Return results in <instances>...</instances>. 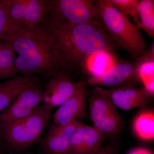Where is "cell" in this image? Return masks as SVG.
I'll use <instances>...</instances> for the list:
<instances>
[{
	"mask_svg": "<svg viewBox=\"0 0 154 154\" xmlns=\"http://www.w3.org/2000/svg\"><path fill=\"white\" fill-rule=\"evenodd\" d=\"M54 37V51L59 62L70 72H85L88 60L102 52L123 49L105 31L102 23L48 25Z\"/></svg>",
	"mask_w": 154,
	"mask_h": 154,
	"instance_id": "obj_1",
	"label": "cell"
},
{
	"mask_svg": "<svg viewBox=\"0 0 154 154\" xmlns=\"http://www.w3.org/2000/svg\"><path fill=\"white\" fill-rule=\"evenodd\" d=\"M15 53L17 72L25 76L49 79L66 75L71 72L58 61L54 51V37L43 25L21 28L6 36Z\"/></svg>",
	"mask_w": 154,
	"mask_h": 154,
	"instance_id": "obj_2",
	"label": "cell"
},
{
	"mask_svg": "<svg viewBox=\"0 0 154 154\" xmlns=\"http://www.w3.org/2000/svg\"><path fill=\"white\" fill-rule=\"evenodd\" d=\"M51 108L42 104L24 118L0 122V138L5 149L26 152L38 142L51 118Z\"/></svg>",
	"mask_w": 154,
	"mask_h": 154,
	"instance_id": "obj_3",
	"label": "cell"
},
{
	"mask_svg": "<svg viewBox=\"0 0 154 154\" xmlns=\"http://www.w3.org/2000/svg\"><path fill=\"white\" fill-rule=\"evenodd\" d=\"M100 9L101 23L107 33L128 53L131 59L141 55L146 51V42L137 25L106 0H100Z\"/></svg>",
	"mask_w": 154,
	"mask_h": 154,
	"instance_id": "obj_4",
	"label": "cell"
},
{
	"mask_svg": "<svg viewBox=\"0 0 154 154\" xmlns=\"http://www.w3.org/2000/svg\"><path fill=\"white\" fill-rule=\"evenodd\" d=\"M48 25L101 22L100 0H45Z\"/></svg>",
	"mask_w": 154,
	"mask_h": 154,
	"instance_id": "obj_5",
	"label": "cell"
},
{
	"mask_svg": "<svg viewBox=\"0 0 154 154\" xmlns=\"http://www.w3.org/2000/svg\"><path fill=\"white\" fill-rule=\"evenodd\" d=\"M88 101L90 118L94 127L107 137H115L124 130L125 121L110 99L94 90Z\"/></svg>",
	"mask_w": 154,
	"mask_h": 154,
	"instance_id": "obj_6",
	"label": "cell"
},
{
	"mask_svg": "<svg viewBox=\"0 0 154 154\" xmlns=\"http://www.w3.org/2000/svg\"><path fill=\"white\" fill-rule=\"evenodd\" d=\"M11 19L21 28L43 25L48 20L45 0H4Z\"/></svg>",
	"mask_w": 154,
	"mask_h": 154,
	"instance_id": "obj_7",
	"label": "cell"
},
{
	"mask_svg": "<svg viewBox=\"0 0 154 154\" xmlns=\"http://www.w3.org/2000/svg\"><path fill=\"white\" fill-rule=\"evenodd\" d=\"M140 64L135 60L118 61L104 74L89 78L86 82L87 85L94 88L107 87L109 89L134 87L140 81L138 74Z\"/></svg>",
	"mask_w": 154,
	"mask_h": 154,
	"instance_id": "obj_8",
	"label": "cell"
},
{
	"mask_svg": "<svg viewBox=\"0 0 154 154\" xmlns=\"http://www.w3.org/2000/svg\"><path fill=\"white\" fill-rule=\"evenodd\" d=\"M44 90L39 78L22 91L3 111L1 122L15 121L30 115L42 102Z\"/></svg>",
	"mask_w": 154,
	"mask_h": 154,
	"instance_id": "obj_9",
	"label": "cell"
},
{
	"mask_svg": "<svg viewBox=\"0 0 154 154\" xmlns=\"http://www.w3.org/2000/svg\"><path fill=\"white\" fill-rule=\"evenodd\" d=\"M87 83L79 82V85L73 94L59 106L53 116L54 124L57 126H65L85 118L87 116Z\"/></svg>",
	"mask_w": 154,
	"mask_h": 154,
	"instance_id": "obj_10",
	"label": "cell"
},
{
	"mask_svg": "<svg viewBox=\"0 0 154 154\" xmlns=\"http://www.w3.org/2000/svg\"><path fill=\"white\" fill-rule=\"evenodd\" d=\"M94 90L110 99L115 106L125 110L143 107L152 97L144 88L135 86L115 89L96 87Z\"/></svg>",
	"mask_w": 154,
	"mask_h": 154,
	"instance_id": "obj_11",
	"label": "cell"
},
{
	"mask_svg": "<svg viewBox=\"0 0 154 154\" xmlns=\"http://www.w3.org/2000/svg\"><path fill=\"white\" fill-rule=\"evenodd\" d=\"M83 123L79 120L65 126L51 125L40 142V148L44 154H69L72 134Z\"/></svg>",
	"mask_w": 154,
	"mask_h": 154,
	"instance_id": "obj_12",
	"label": "cell"
},
{
	"mask_svg": "<svg viewBox=\"0 0 154 154\" xmlns=\"http://www.w3.org/2000/svg\"><path fill=\"white\" fill-rule=\"evenodd\" d=\"M107 137L94 126L83 124L72 134L69 154H91L100 148Z\"/></svg>",
	"mask_w": 154,
	"mask_h": 154,
	"instance_id": "obj_13",
	"label": "cell"
},
{
	"mask_svg": "<svg viewBox=\"0 0 154 154\" xmlns=\"http://www.w3.org/2000/svg\"><path fill=\"white\" fill-rule=\"evenodd\" d=\"M78 85L66 75L50 78L44 88L42 104L51 109L60 106L73 94Z\"/></svg>",
	"mask_w": 154,
	"mask_h": 154,
	"instance_id": "obj_14",
	"label": "cell"
},
{
	"mask_svg": "<svg viewBox=\"0 0 154 154\" xmlns=\"http://www.w3.org/2000/svg\"><path fill=\"white\" fill-rule=\"evenodd\" d=\"M39 78L19 75L0 84V122L1 112L7 109L22 91Z\"/></svg>",
	"mask_w": 154,
	"mask_h": 154,
	"instance_id": "obj_15",
	"label": "cell"
},
{
	"mask_svg": "<svg viewBox=\"0 0 154 154\" xmlns=\"http://www.w3.org/2000/svg\"><path fill=\"white\" fill-rule=\"evenodd\" d=\"M16 58L15 51L10 43L0 39V79L17 76Z\"/></svg>",
	"mask_w": 154,
	"mask_h": 154,
	"instance_id": "obj_16",
	"label": "cell"
},
{
	"mask_svg": "<svg viewBox=\"0 0 154 154\" xmlns=\"http://www.w3.org/2000/svg\"><path fill=\"white\" fill-rule=\"evenodd\" d=\"M112 52H102L92 56L88 60L85 72H88L90 78L104 74L118 62Z\"/></svg>",
	"mask_w": 154,
	"mask_h": 154,
	"instance_id": "obj_17",
	"label": "cell"
},
{
	"mask_svg": "<svg viewBox=\"0 0 154 154\" xmlns=\"http://www.w3.org/2000/svg\"><path fill=\"white\" fill-rule=\"evenodd\" d=\"M134 129L137 135L144 140H151L154 138V114L151 110H143L136 117Z\"/></svg>",
	"mask_w": 154,
	"mask_h": 154,
	"instance_id": "obj_18",
	"label": "cell"
},
{
	"mask_svg": "<svg viewBox=\"0 0 154 154\" xmlns=\"http://www.w3.org/2000/svg\"><path fill=\"white\" fill-rule=\"evenodd\" d=\"M139 29L142 28L151 37H154V1L141 0L138 4Z\"/></svg>",
	"mask_w": 154,
	"mask_h": 154,
	"instance_id": "obj_19",
	"label": "cell"
},
{
	"mask_svg": "<svg viewBox=\"0 0 154 154\" xmlns=\"http://www.w3.org/2000/svg\"><path fill=\"white\" fill-rule=\"evenodd\" d=\"M20 28L10 17L4 0H0V39Z\"/></svg>",
	"mask_w": 154,
	"mask_h": 154,
	"instance_id": "obj_20",
	"label": "cell"
},
{
	"mask_svg": "<svg viewBox=\"0 0 154 154\" xmlns=\"http://www.w3.org/2000/svg\"><path fill=\"white\" fill-rule=\"evenodd\" d=\"M106 2L119 11L132 17L136 22L137 25L139 23L138 14V0H106Z\"/></svg>",
	"mask_w": 154,
	"mask_h": 154,
	"instance_id": "obj_21",
	"label": "cell"
},
{
	"mask_svg": "<svg viewBox=\"0 0 154 154\" xmlns=\"http://www.w3.org/2000/svg\"><path fill=\"white\" fill-rule=\"evenodd\" d=\"M138 74L140 80L143 84L154 79V60L147 61L141 63L138 69Z\"/></svg>",
	"mask_w": 154,
	"mask_h": 154,
	"instance_id": "obj_22",
	"label": "cell"
},
{
	"mask_svg": "<svg viewBox=\"0 0 154 154\" xmlns=\"http://www.w3.org/2000/svg\"><path fill=\"white\" fill-rule=\"evenodd\" d=\"M139 63L147 61L154 60V42H152L148 49L145 51L138 57L135 59Z\"/></svg>",
	"mask_w": 154,
	"mask_h": 154,
	"instance_id": "obj_23",
	"label": "cell"
},
{
	"mask_svg": "<svg viewBox=\"0 0 154 154\" xmlns=\"http://www.w3.org/2000/svg\"><path fill=\"white\" fill-rule=\"evenodd\" d=\"M91 154H118V147L114 143L101 146L97 151Z\"/></svg>",
	"mask_w": 154,
	"mask_h": 154,
	"instance_id": "obj_24",
	"label": "cell"
},
{
	"mask_svg": "<svg viewBox=\"0 0 154 154\" xmlns=\"http://www.w3.org/2000/svg\"><path fill=\"white\" fill-rule=\"evenodd\" d=\"M128 154H153L147 149L143 148H138L133 149Z\"/></svg>",
	"mask_w": 154,
	"mask_h": 154,
	"instance_id": "obj_25",
	"label": "cell"
},
{
	"mask_svg": "<svg viewBox=\"0 0 154 154\" xmlns=\"http://www.w3.org/2000/svg\"><path fill=\"white\" fill-rule=\"evenodd\" d=\"M5 150L4 143L0 138V154H3V152Z\"/></svg>",
	"mask_w": 154,
	"mask_h": 154,
	"instance_id": "obj_26",
	"label": "cell"
},
{
	"mask_svg": "<svg viewBox=\"0 0 154 154\" xmlns=\"http://www.w3.org/2000/svg\"><path fill=\"white\" fill-rule=\"evenodd\" d=\"M9 154H34L31 152H10Z\"/></svg>",
	"mask_w": 154,
	"mask_h": 154,
	"instance_id": "obj_27",
	"label": "cell"
}]
</instances>
